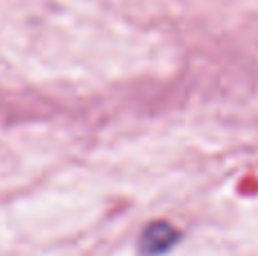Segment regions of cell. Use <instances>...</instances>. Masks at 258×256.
Masks as SVG:
<instances>
[{"instance_id": "obj_1", "label": "cell", "mask_w": 258, "mask_h": 256, "mask_svg": "<svg viewBox=\"0 0 258 256\" xmlns=\"http://www.w3.org/2000/svg\"><path fill=\"white\" fill-rule=\"evenodd\" d=\"M179 240V231L170 222H152L141 238V252L145 256H159L168 252Z\"/></svg>"}]
</instances>
